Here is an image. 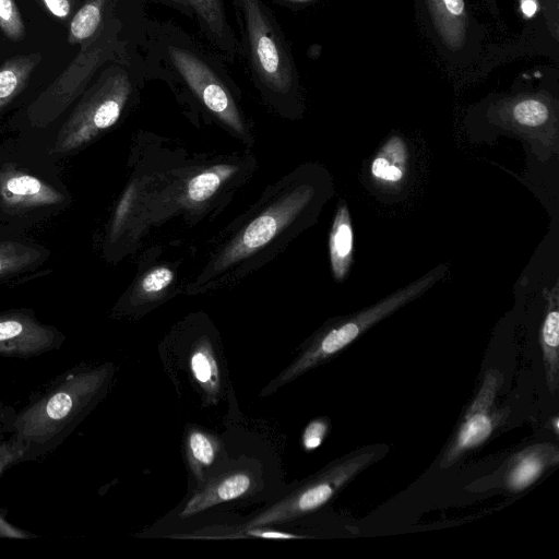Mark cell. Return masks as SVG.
Masks as SVG:
<instances>
[{
  "label": "cell",
  "mask_w": 559,
  "mask_h": 559,
  "mask_svg": "<svg viewBox=\"0 0 559 559\" xmlns=\"http://www.w3.org/2000/svg\"><path fill=\"white\" fill-rule=\"evenodd\" d=\"M44 259L41 248L24 241L0 238V278L27 271Z\"/></svg>",
  "instance_id": "obj_21"
},
{
  "label": "cell",
  "mask_w": 559,
  "mask_h": 559,
  "mask_svg": "<svg viewBox=\"0 0 559 559\" xmlns=\"http://www.w3.org/2000/svg\"><path fill=\"white\" fill-rule=\"evenodd\" d=\"M189 3L197 11L209 33L215 39L229 44L230 34L221 0H189Z\"/></svg>",
  "instance_id": "obj_25"
},
{
  "label": "cell",
  "mask_w": 559,
  "mask_h": 559,
  "mask_svg": "<svg viewBox=\"0 0 559 559\" xmlns=\"http://www.w3.org/2000/svg\"><path fill=\"white\" fill-rule=\"evenodd\" d=\"M328 431V421L323 418L313 419L306 427L302 435V445L306 450H314L318 448Z\"/></svg>",
  "instance_id": "obj_28"
},
{
  "label": "cell",
  "mask_w": 559,
  "mask_h": 559,
  "mask_svg": "<svg viewBox=\"0 0 559 559\" xmlns=\"http://www.w3.org/2000/svg\"><path fill=\"white\" fill-rule=\"evenodd\" d=\"M0 28L14 41L25 37V25L14 0H0Z\"/></svg>",
  "instance_id": "obj_26"
},
{
  "label": "cell",
  "mask_w": 559,
  "mask_h": 559,
  "mask_svg": "<svg viewBox=\"0 0 559 559\" xmlns=\"http://www.w3.org/2000/svg\"><path fill=\"white\" fill-rule=\"evenodd\" d=\"M501 120L527 133L537 134L556 126V107L551 97L543 92L511 95L497 103Z\"/></svg>",
  "instance_id": "obj_13"
},
{
  "label": "cell",
  "mask_w": 559,
  "mask_h": 559,
  "mask_svg": "<svg viewBox=\"0 0 559 559\" xmlns=\"http://www.w3.org/2000/svg\"><path fill=\"white\" fill-rule=\"evenodd\" d=\"M443 274L435 269L420 278L334 324L320 334L273 382L265 389L273 392L278 386L296 379L306 371L326 361L343 350L371 326L385 319L406 304L428 290ZM263 391V392H265Z\"/></svg>",
  "instance_id": "obj_1"
},
{
  "label": "cell",
  "mask_w": 559,
  "mask_h": 559,
  "mask_svg": "<svg viewBox=\"0 0 559 559\" xmlns=\"http://www.w3.org/2000/svg\"><path fill=\"white\" fill-rule=\"evenodd\" d=\"M254 487V477L248 469L219 475L197 491L180 513V519L197 515L219 503L242 498Z\"/></svg>",
  "instance_id": "obj_15"
},
{
  "label": "cell",
  "mask_w": 559,
  "mask_h": 559,
  "mask_svg": "<svg viewBox=\"0 0 559 559\" xmlns=\"http://www.w3.org/2000/svg\"><path fill=\"white\" fill-rule=\"evenodd\" d=\"M168 51L175 68L203 104L230 128L242 132L235 103L213 69L190 50L170 46Z\"/></svg>",
  "instance_id": "obj_10"
},
{
  "label": "cell",
  "mask_w": 559,
  "mask_h": 559,
  "mask_svg": "<svg viewBox=\"0 0 559 559\" xmlns=\"http://www.w3.org/2000/svg\"><path fill=\"white\" fill-rule=\"evenodd\" d=\"M130 92V81L124 71L111 68L104 72L58 132L52 153L72 152L114 126Z\"/></svg>",
  "instance_id": "obj_3"
},
{
  "label": "cell",
  "mask_w": 559,
  "mask_h": 559,
  "mask_svg": "<svg viewBox=\"0 0 559 559\" xmlns=\"http://www.w3.org/2000/svg\"><path fill=\"white\" fill-rule=\"evenodd\" d=\"M64 192L34 170L5 164L0 168V212L11 216L40 214L67 202Z\"/></svg>",
  "instance_id": "obj_8"
},
{
  "label": "cell",
  "mask_w": 559,
  "mask_h": 559,
  "mask_svg": "<svg viewBox=\"0 0 559 559\" xmlns=\"http://www.w3.org/2000/svg\"><path fill=\"white\" fill-rule=\"evenodd\" d=\"M288 1H305V0H288Z\"/></svg>",
  "instance_id": "obj_35"
},
{
  "label": "cell",
  "mask_w": 559,
  "mask_h": 559,
  "mask_svg": "<svg viewBox=\"0 0 559 559\" xmlns=\"http://www.w3.org/2000/svg\"><path fill=\"white\" fill-rule=\"evenodd\" d=\"M495 1V0H493Z\"/></svg>",
  "instance_id": "obj_36"
},
{
  "label": "cell",
  "mask_w": 559,
  "mask_h": 559,
  "mask_svg": "<svg viewBox=\"0 0 559 559\" xmlns=\"http://www.w3.org/2000/svg\"><path fill=\"white\" fill-rule=\"evenodd\" d=\"M546 26L555 39L558 41L559 35V0H536Z\"/></svg>",
  "instance_id": "obj_29"
},
{
  "label": "cell",
  "mask_w": 559,
  "mask_h": 559,
  "mask_svg": "<svg viewBox=\"0 0 559 559\" xmlns=\"http://www.w3.org/2000/svg\"><path fill=\"white\" fill-rule=\"evenodd\" d=\"M243 14L250 56L258 75L278 92L293 85L294 69L289 56L260 0H238Z\"/></svg>",
  "instance_id": "obj_6"
},
{
  "label": "cell",
  "mask_w": 559,
  "mask_h": 559,
  "mask_svg": "<svg viewBox=\"0 0 559 559\" xmlns=\"http://www.w3.org/2000/svg\"><path fill=\"white\" fill-rule=\"evenodd\" d=\"M26 447L19 443H1L0 444V475L11 464L19 461L25 453Z\"/></svg>",
  "instance_id": "obj_31"
},
{
  "label": "cell",
  "mask_w": 559,
  "mask_h": 559,
  "mask_svg": "<svg viewBox=\"0 0 559 559\" xmlns=\"http://www.w3.org/2000/svg\"><path fill=\"white\" fill-rule=\"evenodd\" d=\"M40 60L41 56L33 52L15 56L0 66V110L22 92Z\"/></svg>",
  "instance_id": "obj_20"
},
{
  "label": "cell",
  "mask_w": 559,
  "mask_h": 559,
  "mask_svg": "<svg viewBox=\"0 0 559 559\" xmlns=\"http://www.w3.org/2000/svg\"><path fill=\"white\" fill-rule=\"evenodd\" d=\"M259 537L273 539L304 538L305 536L294 535L286 532L266 530L263 527L240 528L237 533H231L230 537Z\"/></svg>",
  "instance_id": "obj_30"
},
{
  "label": "cell",
  "mask_w": 559,
  "mask_h": 559,
  "mask_svg": "<svg viewBox=\"0 0 559 559\" xmlns=\"http://www.w3.org/2000/svg\"><path fill=\"white\" fill-rule=\"evenodd\" d=\"M408 150L399 135L391 136L373 157L370 173L381 186L393 188L402 183L407 173Z\"/></svg>",
  "instance_id": "obj_17"
},
{
  "label": "cell",
  "mask_w": 559,
  "mask_h": 559,
  "mask_svg": "<svg viewBox=\"0 0 559 559\" xmlns=\"http://www.w3.org/2000/svg\"><path fill=\"white\" fill-rule=\"evenodd\" d=\"M114 41L104 32L81 45L80 53L49 87L32 104L29 117L40 123L53 120L84 90L112 51Z\"/></svg>",
  "instance_id": "obj_7"
},
{
  "label": "cell",
  "mask_w": 559,
  "mask_h": 559,
  "mask_svg": "<svg viewBox=\"0 0 559 559\" xmlns=\"http://www.w3.org/2000/svg\"><path fill=\"white\" fill-rule=\"evenodd\" d=\"M503 383V374L495 369H487L481 385L468 406L462 424L452 442L444 452L440 467L453 465L467 451L483 444L498 425V413L493 402Z\"/></svg>",
  "instance_id": "obj_9"
},
{
  "label": "cell",
  "mask_w": 559,
  "mask_h": 559,
  "mask_svg": "<svg viewBox=\"0 0 559 559\" xmlns=\"http://www.w3.org/2000/svg\"><path fill=\"white\" fill-rule=\"evenodd\" d=\"M559 462V449L554 443H537L514 454L502 467L503 487L519 492L533 483L550 466Z\"/></svg>",
  "instance_id": "obj_14"
},
{
  "label": "cell",
  "mask_w": 559,
  "mask_h": 559,
  "mask_svg": "<svg viewBox=\"0 0 559 559\" xmlns=\"http://www.w3.org/2000/svg\"><path fill=\"white\" fill-rule=\"evenodd\" d=\"M235 170L236 167L219 165L193 177L188 185L189 200L193 202L207 200Z\"/></svg>",
  "instance_id": "obj_24"
},
{
  "label": "cell",
  "mask_w": 559,
  "mask_h": 559,
  "mask_svg": "<svg viewBox=\"0 0 559 559\" xmlns=\"http://www.w3.org/2000/svg\"><path fill=\"white\" fill-rule=\"evenodd\" d=\"M353 227L345 203H340L330 233L329 249L334 277L343 281L349 270L353 258Z\"/></svg>",
  "instance_id": "obj_18"
},
{
  "label": "cell",
  "mask_w": 559,
  "mask_h": 559,
  "mask_svg": "<svg viewBox=\"0 0 559 559\" xmlns=\"http://www.w3.org/2000/svg\"><path fill=\"white\" fill-rule=\"evenodd\" d=\"M108 368L71 374L52 392L26 408L15 420L20 437L45 441L57 435L98 393Z\"/></svg>",
  "instance_id": "obj_4"
},
{
  "label": "cell",
  "mask_w": 559,
  "mask_h": 559,
  "mask_svg": "<svg viewBox=\"0 0 559 559\" xmlns=\"http://www.w3.org/2000/svg\"><path fill=\"white\" fill-rule=\"evenodd\" d=\"M45 8L57 19H67L72 11L71 0H41Z\"/></svg>",
  "instance_id": "obj_32"
},
{
  "label": "cell",
  "mask_w": 559,
  "mask_h": 559,
  "mask_svg": "<svg viewBox=\"0 0 559 559\" xmlns=\"http://www.w3.org/2000/svg\"><path fill=\"white\" fill-rule=\"evenodd\" d=\"M107 0H88L73 15L68 33L71 45H83L97 33Z\"/></svg>",
  "instance_id": "obj_23"
},
{
  "label": "cell",
  "mask_w": 559,
  "mask_h": 559,
  "mask_svg": "<svg viewBox=\"0 0 559 559\" xmlns=\"http://www.w3.org/2000/svg\"><path fill=\"white\" fill-rule=\"evenodd\" d=\"M174 278L168 267H157L151 271L142 281L141 287L146 294H155L166 288Z\"/></svg>",
  "instance_id": "obj_27"
},
{
  "label": "cell",
  "mask_w": 559,
  "mask_h": 559,
  "mask_svg": "<svg viewBox=\"0 0 559 559\" xmlns=\"http://www.w3.org/2000/svg\"><path fill=\"white\" fill-rule=\"evenodd\" d=\"M313 194L310 187H300L253 219L228 248L222 258V265L240 260L260 249L289 224L309 203Z\"/></svg>",
  "instance_id": "obj_11"
},
{
  "label": "cell",
  "mask_w": 559,
  "mask_h": 559,
  "mask_svg": "<svg viewBox=\"0 0 559 559\" xmlns=\"http://www.w3.org/2000/svg\"><path fill=\"white\" fill-rule=\"evenodd\" d=\"M190 370L207 400H216L221 390L219 369L209 338L202 336L190 353Z\"/></svg>",
  "instance_id": "obj_19"
},
{
  "label": "cell",
  "mask_w": 559,
  "mask_h": 559,
  "mask_svg": "<svg viewBox=\"0 0 559 559\" xmlns=\"http://www.w3.org/2000/svg\"><path fill=\"white\" fill-rule=\"evenodd\" d=\"M377 454L376 449H365L334 462L297 490L252 518L241 528L289 522L318 510L371 464Z\"/></svg>",
  "instance_id": "obj_5"
},
{
  "label": "cell",
  "mask_w": 559,
  "mask_h": 559,
  "mask_svg": "<svg viewBox=\"0 0 559 559\" xmlns=\"http://www.w3.org/2000/svg\"><path fill=\"white\" fill-rule=\"evenodd\" d=\"M419 25L441 59L465 68L481 53L484 27L465 0H414Z\"/></svg>",
  "instance_id": "obj_2"
},
{
  "label": "cell",
  "mask_w": 559,
  "mask_h": 559,
  "mask_svg": "<svg viewBox=\"0 0 559 559\" xmlns=\"http://www.w3.org/2000/svg\"><path fill=\"white\" fill-rule=\"evenodd\" d=\"M56 333L33 317L22 312L0 313V354L32 356L49 349Z\"/></svg>",
  "instance_id": "obj_12"
},
{
  "label": "cell",
  "mask_w": 559,
  "mask_h": 559,
  "mask_svg": "<svg viewBox=\"0 0 559 559\" xmlns=\"http://www.w3.org/2000/svg\"><path fill=\"white\" fill-rule=\"evenodd\" d=\"M173 1H174V2H176V3H178V4H179V7H181L182 9H188V11H189L190 9H192V8H191V5H190V3H189V0H173Z\"/></svg>",
  "instance_id": "obj_34"
},
{
  "label": "cell",
  "mask_w": 559,
  "mask_h": 559,
  "mask_svg": "<svg viewBox=\"0 0 559 559\" xmlns=\"http://www.w3.org/2000/svg\"><path fill=\"white\" fill-rule=\"evenodd\" d=\"M0 537L26 538L28 535L0 516Z\"/></svg>",
  "instance_id": "obj_33"
},
{
  "label": "cell",
  "mask_w": 559,
  "mask_h": 559,
  "mask_svg": "<svg viewBox=\"0 0 559 559\" xmlns=\"http://www.w3.org/2000/svg\"><path fill=\"white\" fill-rule=\"evenodd\" d=\"M221 449L219 440L212 433L194 428L186 437V453L190 468L199 481L204 469L215 461Z\"/></svg>",
  "instance_id": "obj_22"
},
{
  "label": "cell",
  "mask_w": 559,
  "mask_h": 559,
  "mask_svg": "<svg viewBox=\"0 0 559 559\" xmlns=\"http://www.w3.org/2000/svg\"><path fill=\"white\" fill-rule=\"evenodd\" d=\"M546 312L540 328L539 342L545 367L546 382L551 394L559 389V310L558 286L545 290Z\"/></svg>",
  "instance_id": "obj_16"
}]
</instances>
